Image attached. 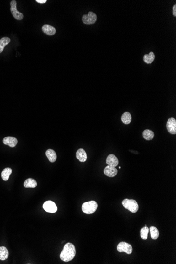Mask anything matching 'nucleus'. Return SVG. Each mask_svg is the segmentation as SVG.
Here are the masks:
<instances>
[{"mask_svg": "<svg viewBox=\"0 0 176 264\" xmlns=\"http://www.w3.org/2000/svg\"><path fill=\"white\" fill-rule=\"evenodd\" d=\"M98 208V204L96 201H90L83 203L82 206L83 212L86 214H92L96 212Z\"/></svg>", "mask_w": 176, "mask_h": 264, "instance_id": "3", "label": "nucleus"}, {"mask_svg": "<svg viewBox=\"0 0 176 264\" xmlns=\"http://www.w3.org/2000/svg\"><path fill=\"white\" fill-rule=\"evenodd\" d=\"M104 174L109 177H114L118 174V170L114 167L108 166L104 169Z\"/></svg>", "mask_w": 176, "mask_h": 264, "instance_id": "9", "label": "nucleus"}, {"mask_svg": "<svg viewBox=\"0 0 176 264\" xmlns=\"http://www.w3.org/2000/svg\"><path fill=\"white\" fill-rule=\"evenodd\" d=\"M150 234L152 239L153 240H157L159 236V232L158 229L154 226L150 227Z\"/></svg>", "mask_w": 176, "mask_h": 264, "instance_id": "22", "label": "nucleus"}, {"mask_svg": "<svg viewBox=\"0 0 176 264\" xmlns=\"http://www.w3.org/2000/svg\"><path fill=\"white\" fill-rule=\"evenodd\" d=\"M43 208L46 212L50 213H55L58 209L56 203L50 200L45 202L43 205Z\"/></svg>", "mask_w": 176, "mask_h": 264, "instance_id": "7", "label": "nucleus"}, {"mask_svg": "<svg viewBox=\"0 0 176 264\" xmlns=\"http://www.w3.org/2000/svg\"><path fill=\"white\" fill-rule=\"evenodd\" d=\"M17 3L15 0H12L11 2V12L13 17L17 20H22L23 18L22 13L19 12L17 8Z\"/></svg>", "mask_w": 176, "mask_h": 264, "instance_id": "5", "label": "nucleus"}, {"mask_svg": "<svg viewBox=\"0 0 176 264\" xmlns=\"http://www.w3.org/2000/svg\"><path fill=\"white\" fill-rule=\"evenodd\" d=\"M143 137L145 139L147 140H151L153 139L155 136V134L153 131L149 129H146L143 132Z\"/></svg>", "mask_w": 176, "mask_h": 264, "instance_id": "20", "label": "nucleus"}, {"mask_svg": "<svg viewBox=\"0 0 176 264\" xmlns=\"http://www.w3.org/2000/svg\"><path fill=\"white\" fill-rule=\"evenodd\" d=\"M42 30L45 34L48 35H53L56 33V28L49 25H44L42 28Z\"/></svg>", "mask_w": 176, "mask_h": 264, "instance_id": "12", "label": "nucleus"}, {"mask_svg": "<svg viewBox=\"0 0 176 264\" xmlns=\"http://www.w3.org/2000/svg\"><path fill=\"white\" fill-rule=\"evenodd\" d=\"M8 255L9 253L7 248L4 246L0 247V260L4 261L8 259Z\"/></svg>", "mask_w": 176, "mask_h": 264, "instance_id": "17", "label": "nucleus"}, {"mask_svg": "<svg viewBox=\"0 0 176 264\" xmlns=\"http://www.w3.org/2000/svg\"><path fill=\"white\" fill-rule=\"evenodd\" d=\"M12 170L10 168H6L1 172V177L4 181L8 180L10 175H11Z\"/></svg>", "mask_w": 176, "mask_h": 264, "instance_id": "19", "label": "nucleus"}, {"mask_svg": "<svg viewBox=\"0 0 176 264\" xmlns=\"http://www.w3.org/2000/svg\"><path fill=\"white\" fill-rule=\"evenodd\" d=\"M11 39L8 37H3L0 39V53L2 52L5 46L8 45Z\"/></svg>", "mask_w": 176, "mask_h": 264, "instance_id": "21", "label": "nucleus"}, {"mask_svg": "<svg viewBox=\"0 0 176 264\" xmlns=\"http://www.w3.org/2000/svg\"><path fill=\"white\" fill-rule=\"evenodd\" d=\"M83 23L87 25L93 24L97 20V16L92 12H89L88 14L83 15L82 18Z\"/></svg>", "mask_w": 176, "mask_h": 264, "instance_id": "4", "label": "nucleus"}, {"mask_svg": "<svg viewBox=\"0 0 176 264\" xmlns=\"http://www.w3.org/2000/svg\"><path fill=\"white\" fill-rule=\"evenodd\" d=\"M122 204L125 209L129 210L132 213H137L138 210V204L136 200L133 199H125L122 202Z\"/></svg>", "mask_w": 176, "mask_h": 264, "instance_id": "2", "label": "nucleus"}, {"mask_svg": "<svg viewBox=\"0 0 176 264\" xmlns=\"http://www.w3.org/2000/svg\"><path fill=\"white\" fill-rule=\"evenodd\" d=\"M45 154L46 157H48L50 162L54 163L56 161L57 156H56V153L53 150L48 149V150H46Z\"/></svg>", "mask_w": 176, "mask_h": 264, "instance_id": "14", "label": "nucleus"}, {"mask_svg": "<svg viewBox=\"0 0 176 264\" xmlns=\"http://www.w3.org/2000/svg\"><path fill=\"white\" fill-rule=\"evenodd\" d=\"M3 143L5 145L10 146V147L13 148L17 145L18 140L17 138L13 137H7L3 139Z\"/></svg>", "mask_w": 176, "mask_h": 264, "instance_id": "10", "label": "nucleus"}, {"mask_svg": "<svg viewBox=\"0 0 176 264\" xmlns=\"http://www.w3.org/2000/svg\"><path fill=\"white\" fill-rule=\"evenodd\" d=\"M36 2H38L39 3L43 4L45 3L46 2V0H36Z\"/></svg>", "mask_w": 176, "mask_h": 264, "instance_id": "25", "label": "nucleus"}, {"mask_svg": "<svg viewBox=\"0 0 176 264\" xmlns=\"http://www.w3.org/2000/svg\"><path fill=\"white\" fill-rule=\"evenodd\" d=\"M76 255V249L74 245L67 243L64 245L63 251L60 255V257L64 262L72 261Z\"/></svg>", "mask_w": 176, "mask_h": 264, "instance_id": "1", "label": "nucleus"}, {"mask_svg": "<svg viewBox=\"0 0 176 264\" xmlns=\"http://www.w3.org/2000/svg\"><path fill=\"white\" fill-rule=\"evenodd\" d=\"M131 115L128 112H125L122 115V122L125 125L130 124L131 122Z\"/></svg>", "mask_w": 176, "mask_h": 264, "instance_id": "16", "label": "nucleus"}, {"mask_svg": "<svg viewBox=\"0 0 176 264\" xmlns=\"http://www.w3.org/2000/svg\"><path fill=\"white\" fill-rule=\"evenodd\" d=\"M173 15H174V17H176V5H174V6L173 8Z\"/></svg>", "mask_w": 176, "mask_h": 264, "instance_id": "24", "label": "nucleus"}, {"mask_svg": "<svg viewBox=\"0 0 176 264\" xmlns=\"http://www.w3.org/2000/svg\"><path fill=\"white\" fill-rule=\"evenodd\" d=\"M117 251L120 253L125 252L127 254H131L132 252V247L129 243L122 241L118 245Z\"/></svg>", "mask_w": 176, "mask_h": 264, "instance_id": "6", "label": "nucleus"}, {"mask_svg": "<svg viewBox=\"0 0 176 264\" xmlns=\"http://www.w3.org/2000/svg\"><path fill=\"white\" fill-rule=\"evenodd\" d=\"M76 157L80 162L83 163L87 160V154L83 149H79L76 153Z\"/></svg>", "mask_w": 176, "mask_h": 264, "instance_id": "13", "label": "nucleus"}, {"mask_svg": "<svg viewBox=\"0 0 176 264\" xmlns=\"http://www.w3.org/2000/svg\"><path fill=\"white\" fill-rule=\"evenodd\" d=\"M149 230V229L146 226L141 228V229L140 230V236L142 239L145 240L147 239Z\"/></svg>", "mask_w": 176, "mask_h": 264, "instance_id": "23", "label": "nucleus"}, {"mask_svg": "<svg viewBox=\"0 0 176 264\" xmlns=\"http://www.w3.org/2000/svg\"><path fill=\"white\" fill-rule=\"evenodd\" d=\"M106 163L108 166H112V167H115L118 165V159L115 155L113 154H109V156H108V157H107Z\"/></svg>", "mask_w": 176, "mask_h": 264, "instance_id": "11", "label": "nucleus"}, {"mask_svg": "<svg viewBox=\"0 0 176 264\" xmlns=\"http://www.w3.org/2000/svg\"><path fill=\"white\" fill-rule=\"evenodd\" d=\"M167 129L168 132L172 135L176 134V120L174 118H170L167 122Z\"/></svg>", "mask_w": 176, "mask_h": 264, "instance_id": "8", "label": "nucleus"}, {"mask_svg": "<svg viewBox=\"0 0 176 264\" xmlns=\"http://www.w3.org/2000/svg\"><path fill=\"white\" fill-rule=\"evenodd\" d=\"M155 59V55L153 52H150L149 54H145L143 56V61L147 64H151Z\"/></svg>", "mask_w": 176, "mask_h": 264, "instance_id": "18", "label": "nucleus"}, {"mask_svg": "<svg viewBox=\"0 0 176 264\" xmlns=\"http://www.w3.org/2000/svg\"><path fill=\"white\" fill-rule=\"evenodd\" d=\"M37 186V182L35 179L32 178H28L26 179L24 182V187L25 188H35Z\"/></svg>", "mask_w": 176, "mask_h": 264, "instance_id": "15", "label": "nucleus"}]
</instances>
